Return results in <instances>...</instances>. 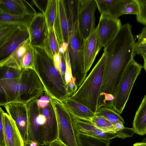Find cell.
<instances>
[{
	"instance_id": "f907efd6",
	"label": "cell",
	"mask_w": 146,
	"mask_h": 146,
	"mask_svg": "<svg viewBox=\"0 0 146 146\" xmlns=\"http://www.w3.org/2000/svg\"><path fill=\"white\" fill-rule=\"evenodd\" d=\"M144 61V63L143 65V68L146 71V54L143 55L142 56Z\"/></svg>"
},
{
	"instance_id": "ac0fdd59",
	"label": "cell",
	"mask_w": 146,
	"mask_h": 146,
	"mask_svg": "<svg viewBox=\"0 0 146 146\" xmlns=\"http://www.w3.org/2000/svg\"><path fill=\"white\" fill-rule=\"evenodd\" d=\"M60 102L70 114L78 119L89 122L95 116V113L86 106L69 97Z\"/></svg>"
},
{
	"instance_id": "ffe728a7",
	"label": "cell",
	"mask_w": 146,
	"mask_h": 146,
	"mask_svg": "<svg viewBox=\"0 0 146 146\" xmlns=\"http://www.w3.org/2000/svg\"><path fill=\"white\" fill-rule=\"evenodd\" d=\"M101 15L109 16L116 19L123 15L124 0H96Z\"/></svg>"
},
{
	"instance_id": "7dc6e473",
	"label": "cell",
	"mask_w": 146,
	"mask_h": 146,
	"mask_svg": "<svg viewBox=\"0 0 146 146\" xmlns=\"http://www.w3.org/2000/svg\"><path fill=\"white\" fill-rule=\"evenodd\" d=\"M123 124L122 123H118L114 125L117 131L122 129L125 127Z\"/></svg>"
},
{
	"instance_id": "c3c4849f",
	"label": "cell",
	"mask_w": 146,
	"mask_h": 146,
	"mask_svg": "<svg viewBox=\"0 0 146 146\" xmlns=\"http://www.w3.org/2000/svg\"><path fill=\"white\" fill-rule=\"evenodd\" d=\"M24 146H40L37 143L29 141L24 142Z\"/></svg>"
},
{
	"instance_id": "d4e9b609",
	"label": "cell",
	"mask_w": 146,
	"mask_h": 146,
	"mask_svg": "<svg viewBox=\"0 0 146 146\" xmlns=\"http://www.w3.org/2000/svg\"><path fill=\"white\" fill-rule=\"evenodd\" d=\"M79 146H110V141L99 139L76 132Z\"/></svg>"
},
{
	"instance_id": "52a82bcc",
	"label": "cell",
	"mask_w": 146,
	"mask_h": 146,
	"mask_svg": "<svg viewBox=\"0 0 146 146\" xmlns=\"http://www.w3.org/2000/svg\"><path fill=\"white\" fill-rule=\"evenodd\" d=\"M39 108V120L43 146H44L57 139V121L55 111L51 101L46 107Z\"/></svg>"
},
{
	"instance_id": "b9f144b4",
	"label": "cell",
	"mask_w": 146,
	"mask_h": 146,
	"mask_svg": "<svg viewBox=\"0 0 146 146\" xmlns=\"http://www.w3.org/2000/svg\"><path fill=\"white\" fill-rule=\"evenodd\" d=\"M0 146H6L4 139L3 120L1 114L0 117Z\"/></svg>"
},
{
	"instance_id": "e0dca14e",
	"label": "cell",
	"mask_w": 146,
	"mask_h": 146,
	"mask_svg": "<svg viewBox=\"0 0 146 146\" xmlns=\"http://www.w3.org/2000/svg\"><path fill=\"white\" fill-rule=\"evenodd\" d=\"M100 50L97 27L84 42V60L85 70L87 73Z\"/></svg>"
},
{
	"instance_id": "3957f363",
	"label": "cell",
	"mask_w": 146,
	"mask_h": 146,
	"mask_svg": "<svg viewBox=\"0 0 146 146\" xmlns=\"http://www.w3.org/2000/svg\"><path fill=\"white\" fill-rule=\"evenodd\" d=\"M105 62L104 52L101 58L75 93L69 98L96 113L103 78Z\"/></svg>"
},
{
	"instance_id": "4316f807",
	"label": "cell",
	"mask_w": 146,
	"mask_h": 146,
	"mask_svg": "<svg viewBox=\"0 0 146 146\" xmlns=\"http://www.w3.org/2000/svg\"><path fill=\"white\" fill-rule=\"evenodd\" d=\"M89 122L105 132L115 133L117 131L114 125L102 117L95 115Z\"/></svg>"
},
{
	"instance_id": "44dd1931",
	"label": "cell",
	"mask_w": 146,
	"mask_h": 146,
	"mask_svg": "<svg viewBox=\"0 0 146 146\" xmlns=\"http://www.w3.org/2000/svg\"><path fill=\"white\" fill-rule=\"evenodd\" d=\"M132 128L135 133L139 135L146 134V94L136 112Z\"/></svg>"
},
{
	"instance_id": "9c48e42d",
	"label": "cell",
	"mask_w": 146,
	"mask_h": 146,
	"mask_svg": "<svg viewBox=\"0 0 146 146\" xmlns=\"http://www.w3.org/2000/svg\"><path fill=\"white\" fill-rule=\"evenodd\" d=\"M121 24L119 19L101 15L97 26L100 50L105 47L116 36Z\"/></svg>"
},
{
	"instance_id": "484cf974",
	"label": "cell",
	"mask_w": 146,
	"mask_h": 146,
	"mask_svg": "<svg viewBox=\"0 0 146 146\" xmlns=\"http://www.w3.org/2000/svg\"><path fill=\"white\" fill-rule=\"evenodd\" d=\"M95 115L102 117L113 125L118 123H124V121L120 114L112 109L102 107L95 113Z\"/></svg>"
},
{
	"instance_id": "8fae6325",
	"label": "cell",
	"mask_w": 146,
	"mask_h": 146,
	"mask_svg": "<svg viewBox=\"0 0 146 146\" xmlns=\"http://www.w3.org/2000/svg\"><path fill=\"white\" fill-rule=\"evenodd\" d=\"M26 105L28 117L27 141L43 146L39 117V108L37 99L32 100Z\"/></svg>"
},
{
	"instance_id": "7c38bea8",
	"label": "cell",
	"mask_w": 146,
	"mask_h": 146,
	"mask_svg": "<svg viewBox=\"0 0 146 146\" xmlns=\"http://www.w3.org/2000/svg\"><path fill=\"white\" fill-rule=\"evenodd\" d=\"M57 12L53 25L59 47L64 42L68 43L69 27L64 0H56Z\"/></svg>"
},
{
	"instance_id": "83f0119b",
	"label": "cell",
	"mask_w": 146,
	"mask_h": 146,
	"mask_svg": "<svg viewBox=\"0 0 146 146\" xmlns=\"http://www.w3.org/2000/svg\"><path fill=\"white\" fill-rule=\"evenodd\" d=\"M0 79L10 81H17L21 78L23 70L3 66L0 67Z\"/></svg>"
},
{
	"instance_id": "816d5d0a",
	"label": "cell",
	"mask_w": 146,
	"mask_h": 146,
	"mask_svg": "<svg viewBox=\"0 0 146 146\" xmlns=\"http://www.w3.org/2000/svg\"><path fill=\"white\" fill-rule=\"evenodd\" d=\"M141 142L143 143H146V137L142 140Z\"/></svg>"
},
{
	"instance_id": "5b68a950",
	"label": "cell",
	"mask_w": 146,
	"mask_h": 146,
	"mask_svg": "<svg viewBox=\"0 0 146 146\" xmlns=\"http://www.w3.org/2000/svg\"><path fill=\"white\" fill-rule=\"evenodd\" d=\"M143 67L133 59L125 71L114 96L113 109L119 114L123 111L135 82Z\"/></svg>"
},
{
	"instance_id": "30bf717a",
	"label": "cell",
	"mask_w": 146,
	"mask_h": 146,
	"mask_svg": "<svg viewBox=\"0 0 146 146\" xmlns=\"http://www.w3.org/2000/svg\"><path fill=\"white\" fill-rule=\"evenodd\" d=\"M14 122L24 142L28 141V117L26 104L12 102L3 106Z\"/></svg>"
},
{
	"instance_id": "7bdbcfd3",
	"label": "cell",
	"mask_w": 146,
	"mask_h": 146,
	"mask_svg": "<svg viewBox=\"0 0 146 146\" xmlns=\"http://www.w3.org/2000/svg\"><path fill=\"white\" fill-rule=\"evenodd\" d=\"M61 58V54L59 52L54 55L53 58L54 66L59 71Z\"/></svg>"
},
{
	"instance_id": "1f68e13d",
	"label": "cell",
	"mask_w": 146,
	"mask_h": 146,
	"mask_svg": "<svg viewBox=\"0 0 146 146\" xmlns=\"http://www.w3.org/2000/svg\"><path fill=\"white\" fill-rule=\"evenodd\" d=\"M35 60L34 47L29 44L22 61L23 69L29 68L34 70Z\"/></svg>"
},
{
	"instance_id": "836d02e7",
	"label": "cell",
	"mask_w": 146,
	"mask_h": 146,
	"mask_svg": "<svg viewBox=\"0 0 146 146\" xmlns=\"http://www.w3.org/2000/svg\"><path fill=\"white\" fill-rule=\"evenodd\" d=\"M12 1L23 11L24 14L34 16L37 13L32 5L24 0H12Z\"/></svg>"
},
{
	"instance_id": "f6af8a7d",
	"label": "cell",
	"mask_w": 146,
	"mask_h": 146,
	"mask_svg": "<svg viewBox=\"0 0 146 146\" xmlns=\"http://www.w3.org/2000/svg\"><path fill=\"white\" fill-rule=\"evenodd\" d=\"M68 43L63 42L59 48V52L61 54H64L67 49Z\"/></svg>"
},
{
	"instance_id": "bcb514c9",
	"label": "cell",
	"mask_w": 146,
	"mask_h": 146,
	"mask_svg": "<svg viewBox=\"0 0 146 146\" xmlns=\"http://www.w3.org/2000/svg\"><path fill=\"white\" fill-rule=\"evenodd\" d=\"M44 146H65L58 139Z\"/></svg>"
},
{
	"instance_id": "6da1fadb",
	"label": "cell",
	"mask_w": 146,
	"mask_h": 146,
	"mask_svg": "<svg viewBox=\"0 0 146 146\" xmlns=\"http://www.w3.org/2000/svg\"><path fill=\"white\" fill-rule=\"evenodd\" d=\"M17 81L0 79V105L12 102L26 104L45 92L44 88L34 70L23 68Z\"/></svg>"
},
{
	"instance_id": "9a60e30c",
	"label": "cell",
	"mask_w": 146,
	"mask_h": 146,
	"mask_svg": "<svg viewBox=\"0 0 146 146\" xmlns=\"http://www.w3.org/2000/svg\"><path fill=\"white\" fill-rule=\"evenodd\" d=\"M29 38V35L27 27H23L18 29L3 43L0 45V60L8 56Z\"/></svg>"
},
{
	"instance_id": "60d3db41",
	"label": "cell",
	"mask_w": 146,
	"mask_h": 146,
	"mask_svg": "<svg viewBox=\"0 0 146 146\" xmlns=\"http://www.w3.org/2000/svg\"><path fill=\"white\" fill-rule=\"evenodd\" d=\"M61 54V58L60 67V72L64 79L65 81V74L66 70V62L65 53Z\"/></svg>"
},
{
	"instance_id": "4dcf8cb0",
	"label": "cell",
	"mask_w": 146,
	"mask_h": 146,
	"mask_svg": "<svg viewBox=\"0 0 146 146\" xmlns=\"http://www.w3.org/2000/svg\"><path fill=\"white\" fill-rule=\"evenodd\" d=\"M23 27L25 26L9 24L0 25V45Z\"/></svg>"
},
{
	"instance_id": "e575fe53",
	"label": "cell",
	"mask_w": 146,
	"mask_h": 146,
	"mask_svg": "<svg viewBox=\"0 0 146 146\" xmlns=\"http://www.w3.org/2000/svg\"><path fill=\"white\" fill-rule=\"evenodd\" d=\"M139 8V12L136 16L137 21L146 25V0H136Z\"/></svg>"
},
{
	"instance_id": "d6a6232c",
	"label": "cell",
	"mask_w": 146,
	"mask_h": 146,
	"mask_svg": "<svg viewBox=\"0 0 146 146\" xmlns=\"http://www.w3.org/2000/svg\"><path fill=\"white\" fill-rule=\"evenodd\" d=\"M139 8L136 0H124L123 7V15L134 14L137 15Z\"/></svg>"
},
{
	"instance_id": "ee69618b",
	"label": "cell",
	"mask_w": 146,
	"mask_h": 146,
	"mask_svg": "<svg viewBox=\"0 0 146 146\" xmlns=\"http://www.w3.org/2000/svg\"><path fill=\"white\" fill-rule=\"evenodd\" d=\"M137 43H140L142 40L146 39V25L143 29L141 33L137 36Z\"/></svg>"
},
{
	"instance_id": "d6986e66",
	"label": "cell",
	"mask_w": 146,
	"mask_h": 146,
	"mask_svg": "<svg viewBox=\"0 0 146 146\" xmlns=\"http://www.w3.org/2000/svg\"><path fill=\"white\" fill-rule=\"evenodd\" d=\"M30 43L29 38L8 56L0 61V67L5 66L22 70V60Z\"/></svg>"
},
{
	"instance_id": "f546056e",
	"label": "cell",
	"mask_w": 146,
	"mask_h": 146,
	"mask_svg": "<svg viewBox=\"0 0 146 146\" xmlns=\"http://www.w3.org/2000/svg\"><path fill=\"white\" fill-rule=\"evenodd\" d=\"M0 12L11 15L24 14L12 0H0Z\"/></svg>"
},
{
	"instance_id": "4fadbf2b",
	"label": "cell",
	"mask_w": 146,
	"mask_h": 146,
	"mask_svg": "<svg viewBox=\"0 0 146 146\" xmlns=\"http://www.w3.org/2000/svg\"><path fill=\"white\" fill-rule=\"evenodd\" d=\"M30 44L43 48V42L48 33L44 14L38 13L34 16L28 27Z\"/></svg>"
},
{
	"instance_id": "f35d334b",
	"label": "cell",
	"mask_w": 146,
	"mask_h": 146,
	"mask_svg": "<svg viewBox=\"0 0 146 146\" xmlns=\"http://www.w3.org/2000/svg\"><path fill=\"white\" fill-rule=\"evenodd\" d=\"M37 101L39 107L44 108L47 106L50 102V98L45 92L43 94L37 99Z\"/></svg>"
},
{
	"instance_id": "8d00e7d4",
	"label": "cell",
	"mask_w": 146,
	"mask_h": 146,
	"mask_svg": "<svg viewBox=\"0 0 146 146\" xmlns=\"http://www.w3.org/2000/svg\"><path fill=\"white\" fill-rule=\"evenodd\" d=\"M135 131L132 128L125 127L122 129L117 131L115 134L117 137L124 139L127 137H132Z\"/></svg>"
},
{
	"instance_id": "ab89813d",
	"label": "cell",
	"mask_w": 146,
	"mask_h": 146,
	"mask_svg": "<svg viewBox=\"0 0 146 146\" xmlns=\"http://www.w3.org/2000/svg\"><path fill=\"white\" fill-rule=\"evenodd\" d=\"M135 55L138 54L142 56L146 54V42L137 43L136 42L135 47Z\"/></svg>"
},
{
	"instance_id": "2e32d148",
	"label": "cell",
	"mask_w": 146,
	"mask_h": 146,
	"mask_svg": "<svg viewBox=\"0 0 146 146\" xmlns=\"http://www.w3.org/2000/svg\"><path fill=\"white\" fill-rule=\"evenodd\" d=\"M71 115L76 133L109 141L117 137L115 133L104 132L91 123L78 119Z\"/></svg>"
},
{
	"instance_id": "f1b7e54d",
	"label": "cell",
	"mask_w": 146,
	"mask_h": 146,
	"mask_svg": "<svg viewBox=\"0 0 146 146\" xmlns=\"http://www.w3.org/2000/svg\"><path fill=\"white\" fill-rule=\"evenodd\" d=\"M56 12V0H48L46 9L44 15L48 31L53 27Z\"/></svg>"
},
{
	"instance_id": "d590c367",
	"label": "cell",
	"mask_w": 146,
	"mask_h": 146,
	"mask_svg": "<svg viewBox=\"0 0 146 146\" xmlns=\"http://www.w3.org/2000/svg\"><path fill=\"white\" fill-rule=\"evenodd\" d=\"M65 56L66 62L65 80L67 86L71 82L74 80L75 81V80L73 77L72 76L71 65L67 49L65 53Z\"/></svg>"
},
{
	"instance_id": "277c9868",
	"label": "cell",
	"mask_w": 146,
	"mask_h": 146,
	"mask_svg": "<svg viewBox=\"0 0 146 146\" xmlns=\"http://www.w3.org/2000/svg\"><path fill=\"white\" fill-rule=\"evenodd\" d=\"M84 42L78 27L70 36L67 48L72 74L77 89L86 79L87 74L84 60Z\"/></svg>"
},
{
	"instance_id": "7a4b0ae2",
	"label": "cell",
	"mask_w": 146,
	"mask_h": 146,
	"mask_svg": "<svg viewBox=\"0 0 146 146\" xmlns=\"http://www.w3.org/2000/svg\"><path fill=\"white\" fill-rule=\"evenodd\" d=\"M34 48V70L44 86L45 92L50 98L60 102L69 98L65 81L55 67L53 59L47 54L43 48Z\"/></svg>"
},
{
	"instance_id": "603a6c76",
	"label": "cell",
	"mask_w": 146,
	"mask_h": 146,
	"mask_svg": "<svg viewBox=\"0 0 146 146\" xmlns=\"http://www.w3.org/2000/svg\"><path fill=\"white\" fill-rule=\"evenodd\" d=\"M33 17L26 14L9 15L0 12V25H13L28 27Z\"/></svg>"
},
{
	"instance_id": "681fc988",
	"label": "cell",
	"mask_w": 146,
	"mask_h": 146,
	"mask_svg": "<svg viewBox=\"0 0 146 146\" xmlns=\"http://www.w3.org/2000/svg\"><path fill=\"white\" fill-rule=\"evenodd\" d=\"M133 146H146V143L137 142L134 144Z\"/></svg>"
},
{
	"instance_id": "5bb4252c",
	"label": "cell",
	"mask_w": 146,
	"mask_h": 146,
	"mask_svg": "<svg viewBox=\"0 0 146 146\" xmlns=\"http://www.w3.org/2000/svg\"><path fill=\"white\" fill-rule=\"evenodd\" d=\"M0 114L3 118L5 146H24V142L14 122L1 107Z\"/></svg>"
},
{
	"instance_id": "ba28073f",
	"label": "cell",
	"mask_w": 146,
	"mask_h": 146,
	"mask_svg": "<svg viewBox=\"0 0 146 146\" xmlns=\"http://www.w3.org/2000/svg\"><path fill=\"white\" fill-rule=\"evenodd\" d=\"M97 8L96 0H78V28L85 41L96 28L95 13Z\"/></svg>"
},
{
	"instance_id": "cb8c5ba5",
	"label": "cell",
	"mask_w": 146,
	"mask_h": 146,
	"mask_svg": "<svg viewBox=\"0 0 146 146\" xmlns=\"http://www.w3.org/2000/svg\"><path fill=\"white\" fill-rule=\"evenodd\" d=\"M43 48L47 54L52 59L54 55L59 52V47L54 27L49 31L43 42Z\"/></svg>"
},
{
	"instance_id": "7402d4cb",
	"label": "cell",
	"mask_w": 146,
	"mask_h": 146,
	"mask_svg": "<svg viewBox=\"0 0 146 146\" xmlns=\"http://www.w3.org/2000/svg\"><path fill=\"white\" fill-rule=\"evenodd\" d=\"M68 18L69 37L73 31L78 27V0H64Z\"/></svg>"
},
{
	"instance_id": "74e56055",
	"label": "cell",
	"mask_w": 146,
	"mask_h": 146,
	"mask_svg": "<svg viewBox=\"0 0 146 146\" xmlns=\"http://www.w3.org/2000/svg\"><path fill=\"white\" fill-rule=\"evenodd\" d=\"M48 0H32L31 3L35 6L44 14L46 11Z\"/></svg>"
},
{
	"instance_id": "8992f818",
	"label": "cell",
	"mask_w": 146,
	"mask_h": 146,
	"mask_svg": "<svg viewBox=\"0 0 146 146\" xmlns=\"http://www.w3.org/2000/svg\"><path fill=\"white\" fill-rule=\"evenodd\" d=\"M58 124V139L65 146H79L72 117L62 103L50 98Z\"/></svg>"
},
{
	"instance_id": "f5cc1de1",
	"label": "cell",
	"mask_w": 146,
	"mask_h": 146,
	"mask_svg": "<svg viewBox=\"0 0 146 146\" xmlns=\"http://www.w3.org/2000/svg\"><path fill=\"white\" fill-rule=\"evenodd\" d=\"M145 42H146V39L142 40L140 43H145Z\"/></svg>"
}]
</instances>
